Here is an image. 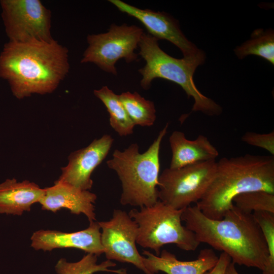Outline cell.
<instances>
[{
	"mask_svg": "<svg viewBox=\"0 0 274 274\" xmlns=\"http://www.w3.org/2000/svg\"><path fill=\"white\" fill-rule=\"evenodd\" d=\"M97 256L91 253H87L75 262H68L65 258H61L56 263L55 270L57 274H94L100 271L127 274L125 269H110L116 265L110 260L107 259L99 264H97Z\"/></svg>",
	"mask_w": 274,
	"mask_h": 274,
	"instance_id": "cell-20",
	"label": "cell"
},
{
	"mask_svg": "<svg viewBox=\"0 0 274 274\" xmlns=\"http://www.w3.org/2000/svg\"><path fill=\"white\" fill-rule=\"evenodd\" d=\"M143 261L147 269L155 274L162 271L166 274H203L217 263L218 256L211 249L201 250L197 259L192 261H181L176 255L163 250L159 255H155L144 250Z\"/></svg>",
	"mask_w": 274,
	"mask_h": 274,
	"instance_id": "cell-15",
	"label": "cell"
},
{
	"mask_svg": "<svg viewBox=\"0 0 274 274\" xmlns=\"http://www.w3.org/2000/svg\"><path fill=\"white\" fill-rule=\"evenodd\" d=\"M231 261L230 257L225 253L222 252L218 257L216 264L203 274H224L227 265Z\"/></svg>",
	"mask_w": 274,
	"mask_h": 274,
	"instance_id": "cell-25",
	"label": "cell"
},
{
	"mask_svg": "<svg viewBox=\"0 0 274 274\" xmlns=\"http://www.w3.org/2000/svg\"><path fill=\"white\" fill-rule=\"evenodd\" d=\"M233 204L248 213L265 211L274 213V194L263 191L245 192L235 196Z\"/></svg>",
	"mask_w": 274,
	"mask_h": 274,
	"instance_id": "cell-22",
	"label": "cell"
},
{
	"mask_svg": "<svg viewBox=\"0 0 274 274\" xmlns=\"http://www.w3.org/2000/svg\"><path fill=\"white\" fill-rule=\"evenodd\" d=\"M185 226L200 243L227 254L235 264L265 268L269 253L261 230L252 213L234 205L220 220L206 216L196 205L184 209Z\"/></svg>",
	"mask_w": 274,
	"mask_h": 274,
	"instance_id": "cell-2",
	"label": "cell"
},
{
	"mask_svg": "<svg viewBox=\"0 0 274 274\" xmlns=\"http://www.w3.org/2000/svg\"><path fill=\"white\" fill-rule=\"evenodd\" d=\"M143 33V30L136 25L112 24L107 32L88 35V46L81 63H94L104 71L116 75L115 64L118 60L124 59L130 63L138 59L134 50Z\"/></svg>",
	"mask_w": 274,
	"mask_h": 274,
	"instance_id": "cell-8",
	"label": "cell"
},
{
	"mask_svg": "<svg viewBox=\"0 0 274 274\" xmlns=\"http://www.w3.org/2000/svg\"><path fill=\"white\" fill-rule=\"evenodd\" d=\"M158 41L150 34L144 32L139 42V54L146 62L145 66L139 70L143 77L141 87L149 89L152 81L157 78L173 82L179 85L188 97L193 98L192 111L200 112L209 116L220 115L222 107L202 94L193 81L196 68L204 62V52L194 57L177 59L161 49Z\"/></svg>",
	"mask_w": 274,
	"mask_h": 274,
	"instance_id": "cell-5",
	"label": "cell"
},
{
	"mask_svg": "<svg viewBox=\"0 0 274 274\" xmlns=\"http://www.w3.org/2000/svg\"><path fill=\"white\" fill-rule=\"evenodd\" d=\"M255 191L274 194L273 156L223 157L216 162L214 178L196 205L207 217L220 220L233 207L235 196Z\"/></svg>",
	"mask_w": 274,
	"mask_h": 274,
	"instance_id": "cell-3",
	"label": "cell"
},
{
	"mask_svg": "<svg viewBox=\"0 0 274 274\" xmlns=\"http://www.w3.org/2000/svg\"><path fill=\"white\" fill-rule=\"evenodd\" d=\"M224 274H239L235 268V264L231 261L227 265Z\"/></svg>",
	"mask_w": 274,
	"mask_h": 274,
	"instance_id": "cell-26",
	"label": "cell"
},
{
	"mask_svg": "<svg viewBox=\"0 0 274 274\" xmlns=\"http://www.w3.org/2000/svg\"><path fill=\"white\" fill-rule=\"evenodd\" d=\"M98 222H92L85 229L74 232L40 230L33 233L31 246L36 250L50 251L55 249L75 248L98 256L104 253Z\"/></svg>",
	"mask_w": 274,
	"mask_h": 274,
	"instance_id": "cell-13",
	"label": "cell"
},
{
	"mask_svg": "<svg viewBox=\"0 0 274 274\" xmlns=\"http://www.w3.org/2000/svg\"><path fill=\"white\" fill-rule=\"evenodd\" d=\"M169 143L172 153L170 168L214 160L219 155L217 149L203 135H199L195 140H189L183 132L175 130L170 135Z\"/></svg>",
	"mask_w": 274,
	"mask_h": 274,
	"instance_id": "cell-16",
	"label": "cell"
},
{
	"mask_svg": "<svg viewBox=\"0 0 274 274\" xmlns=\"http://www.w3.org/2000/svg\"><path fill=\"white\" fill-rule=\"evenodd\" d=\"M242 141L253 146L261 148L274 155V132L258 133L246 132L242 137Z\"/></svg>",
	"mask_w": 274,
	"mask_h": 274,
	"instance_id": "cell-24",
	"label": "cell"
},
{
	"mask_svg": "<svg viewBox=\"0 0 274 274\" xmlns=\"http://www.w3.org/2000/svg\"><path fill=\"white\" fill-rule=\"evenodd\" d=\"M113 142L110 135L104 134L86 147L71 153L67 165L61 168V174L56 181L82 190H90L93 185L91 175L106 158Z\"/></svg>",
	"mask_w": 274,
	"mask_h": 274,
	"instance_id": "cell-12",
	"label": "cell"
},
{
	"mask_svg": "<svg viewBox=\"0 0 274 274\" xmlns=\"http://www.w3.org/2000/svg\"><path fill=\"white\" fill-rule=\"evenodd\" d=\"M234 52L240 59L254 55L260 56L274 64V32L272 29L255 30L251 38L240 46L237 47Z\"/></svg>",
	"mask_w": 274,
	"mask_h": 274,
	"instance_id": "cell-21",
	"label": "cell"
},
{
	"mask_svg": "<svg viewBox=\"0 0 274 274\" xmlns=\"http://www.w3.org/2000/svg\"><path fill=\"white\" fill-rule=\"evenodd\" d=\"M183 210L175 209L159 200L151 207L131 210L128 215L138 226L136 243L154 250L157 256L163 246L170 244L186 251H195L200 243L182 224Z\"/></svg>",
	"mask_w": 274,
	"mask_h": 274,
	"instance_id": "cell-6",
	"label": "cell"
},
{
	"mask_svg": "<svg viewBox=\"0 0 274 274\" xmlns=\"http://www.w3.org/2000/svg\"><path fill=\"white\" fill-rule=\"evenodd\" d=\"M216 160L180 168H165L158 178V198L176 210L184 209L202 197L215 173Z\"/></svg>",
	"mask_w": 274,
	"mask_h": 274,
	"instance_id": "cell-7",
	"label": "cell"
},
{
	"mask_svg": "<svg viewBox=\"0 0 274 274\" xmlns=\"http://www.w3.org/2000/svg\"><path fill=\"white\" fill-rule=\"evenodd\" d=\"M98 224L104 253L108 260L131 263L145 274H152L146 268L143 256L136 247L138 226L126 212L114 210L110 220Z\"/></svg>",
	"mask_w": 274,
	"mask_h": 274,
	"instance_id": "cell-10",
	"label": "cell"
},
{
	"mask_svg": "<svg viewBox=\"0 0 274 274\" xmlns=\"http://www.w3.org/2000/svg\"><path fill=\"white\" fill-rule=\"evenodd\" d=\"M44 189V195L39 201L42 210L56 213L65 208L72 214L85 215L90 223L96 221L95 194L56 181L53 186Z\"/></svg>",
	"mask_w": 274,
	"mask_h": 274,
	"instance_id": "cell-14",
	"label": "cell"
},
{
	"mask_svg": "<svg viewBox=\"0 0 274 274\" xmlns=\"http://www.w3.org/2000/svg\"><path fill=\"white\" fill-rule=\"evenodd\" d=\"M94 94L106 107L110 115V124L120 136H126L133 132L134 124L128 116L119 95L115 94L107 86L94 90Z\"/></svg>",
	"mask_w": 274,
	"mask_h": 274,
	"instance_id": "cell-18",
	"label": "cell"
},
{
	"mask_svg": "<svg viewBox=\"0 0 274 274\" xmlns=\"http://www.w3.org/2000/svg\"><path fill=\"white\" fill-rule=\"evenodd\" d=\"M69 70L68 49L55 40L9 41L0 53V78L18 99L53 92Z\"/></svg>",
	"mask_w": 274,
	"mask_h": 274,
	"instance_id": "cell-1",
	"label": "cell"
},
{
	"mask_svg": "<svg viewBox=\"0 0 274 274\" xmlns=\"http://www.w3.org/2000/svg\"><path fill=\"white\" fill-rule=\"evenodd\" d=\"M1 16L9 41L51 42V12L40 0H1Z\"/></svg>",
	"mask_w": 274,
	"mask_h": 274,
	"instance_id": "cell-9",
	"label": "cell"
},
{
	"mask_svg": "<svg viewBox=\"0 0 274 274\" xmlns=\"http://www.w3.org/2000/svg\"><path fill=\"white\" fill-rule=\"evenodd\" d=\"M119 98L134 125L151 126L154 124L156 116L153 101L146 99L136 92H122Z\"/></svg>",
	"mask_w": 274,
	"mask_h": 274,
	"instance_id": "cell-19",
	"label": "cell"
},
{
	"mask_svg": "<svg viewBox=\"0 0 274 274\" xmlns=\"http://www.w3.org/2000/svg\"><path fill=\"white\" fill-rule=\"evenodd\" d=\"M265 238L269 256L262 274H274V213L265 211L252 213Z\"/></svg>",
	"mask_w": 274,
	"mask_h": 274,
	"instance_id": "cell-23",
	"label": "cell"
},
{
	"mask_svg": "<svg viewBox=\"0 0 274 274\" xmlns=\"http://www.w3.org/2000/svg\"><path fill=\"white\" fill-rule=\"evenodd\" d=\"M168 126L167 123L144 153L139 152L137 144H132L123 151L115 150L112 158L107 161L121 182L122 205L149 207L159 200V152Z\"/></svg>",
	"mask_w": 274,
	"mask_h": 274,
	"instance_id": "cell-4",
	"label": "cell"
},
{
	"mask_svg": "<svg viewBox=\"0 0 274 274\" xmlns=\"http://www.w3.org/2000/svg\"><path fill=\"white\" fill-rule=\"evenodd\" d=\"M45 189L27 180L8 179L0 184V214L21 216L39 202Z\"/></svg>",
	"mask_w": 274,
	"mask_h": 274,
	"instance_id": "cell-17",
	"label": "cell"
},
{
	"mask_svg": "<svg viewBox=\"0 0 274 274\" xmlns=\"http://www.w3.org/2000/svg\"><path fill=\"white\" fill-rule=\"evenodd\" d=\"M109 2L121 12L140 21L152 36L173 43L181 50L184 57H194L203 52L187 39L178 21L170 15L163 12L141 9L120 0H110Z\"/></svg>",
	"mask_w": 274,
	"mask_h": 274,
	"instance_id": "cell-11",
	"label": "cell"
}]
</instances>
